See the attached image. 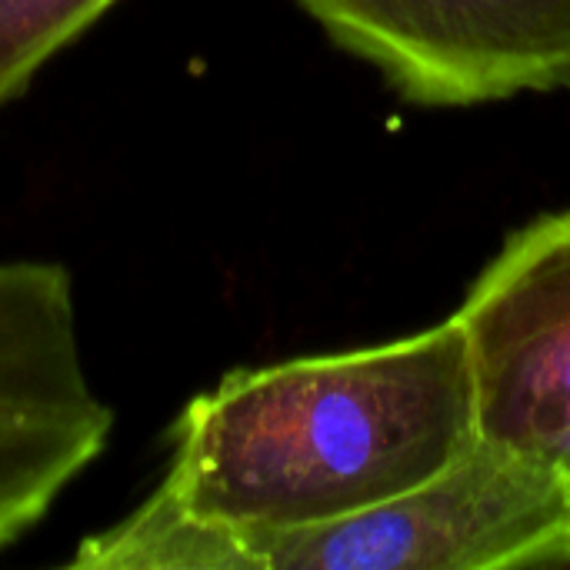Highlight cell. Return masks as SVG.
Returning <instances> with one entry per match:
<instances>
[{"label": "cell", "instance_id": "obj_1", "mask_svg": "<svg viewBox=\"0 0 570 570\" xmlns=\"http://www.w3.org/2000/svg\"><path fill=\"white\" fill-rule=\"evenodd\" d=\"M481 438L464 327L244 367L187 401L157 484L224 531L341 521L424 488Z\"/></svg>", "mask_w": 570, "mask_h": 570}, {"label": "cell", "instance_id": "obj_2", "mask_svg": "<svg viewBox=\"0 0 570 570\" xmlns=\"http://www.w3.org/2000/svg\"><path fill=\"white\" fill-rule=\"evenodd\" d=\"M80 570H518L570 568V491L548 448L478 438L441 478L361 514L287 531H224L154 488L83 538Z\"/></svg>", "mask_w": 570, "mask_h": 570}, {"label": "cell", "instance_id": "obj_3", "mask_svg": "<svg viewBox=\"0 0 570 570\" xmlns=\"http://www.w3.org/2000/svg\"><path fill=\"white\" fill-rule=\"evenodd\" d=\"M114 411L80 351L57 261H0V548L27 534L107 448Z\"/></svg>", "mask_w": 570, "mask_h": 570}, {"label": "cell", "instance_id": "obj_4", "mask_svg": "<svg viewBox=\"0 0 570 570\" xmlns=\"http://www.w3.org/2000/svg\"><path fill=\"white\" fill-rule=\"evenodd\" d=\"M411 104L570 87V0H294Z\"/></svg>", "mask_w": 570, "mask_h": 570}, {"label": "cell", "instance_id": "obj_5", "mask_svg": "<svg viewBox=\"0 0 570 570\" xmlns=\"http://www.w3.org/2000/svg\"><path fill=\"white\" fill-rule=\"evenodd\" d=\"M471 344L481 438L551 448L570 431V207L508 234L451 314Z\"/></svg>", "mask_w": 570, "mask_h": 570}, {"label": "cell", "instance_id": "obj_6", "mask_svg": "<svg viewBox=\"0 0 570 570\" xmlns=\"http://www.w3.org/2000/svg\"><path fill=\"white\" fill-rule=\"evenodd\" d=\"M117 0H0V107Z\"/></svg>", "mask_w": 570, "mask_h": 570}, {"label": "cell", "instance_id": "obj_7", "mask_svg": "<svg viewBox=\"0 0 570 570\" xmlns=\"http://www.w3.org/2000/svg\"><path fill=\"white\" fill-rule=\"evenodd\" d=\"M548 451L558 458V464H561V471H564V481H568V491H570V431L568 434H561Z\"/></svg>", "mask_w": 570, "mask_h": 570}]
</instances>
